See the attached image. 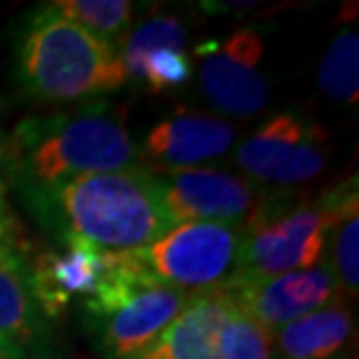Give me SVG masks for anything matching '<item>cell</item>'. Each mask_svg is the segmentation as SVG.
<instances>
[{
  "label": "cell",
  "mask_w": 359,
  "mask_h": 359,
  "mask_svg": "<svg viewBox=\"0 0 359 359\" xmlns=\"http://www.w3.org/2000/svg\"><path fill=\"white\" fill-rule=\"evenodd\" d=\"M21 198L63 245L87 243L105 252H135L175 226L161 203L156 175L145 166L82 175Z\"/></svg>",
  "instance_id": "cell-1"
},
{
  "label": "cell",
  "mask_w": 359,
  "mask_h": 359,
  "mask_svg": "<svg viewBox=\"0 0 359 359\" xmlns=\"http://www.w3.org/2000/svg\"><path fill=\"white\" fill-rule=\"evenodd\" d=\"M3 161L7 184L21 196L82 175L140 166L138 145L105 105L24 117L3 140Z\"/></svg>",
  "instance_id": "cell-2"
},
{
  "label": "cell",
  "mask_w": 359,
  "mask_h": 359,
  "mask_svg": "<svg viewBox=\"0 0 359 359\" xmlns=\"http://www.w3.org/2000/svg\"><path fill=\"white\" fill-rule=\"evenodd\" d=\"M17 80L31 98L73 103L126 84L117 49L56 10L42 5L26 19L17 42Z\"/></svg>",
  "instance_id": "cell-3"
},
{
  "label": "cell",
  "mask_w": 359,
  "mask_h": 359,
  "mask_svg": "<svg viewBox=\"0 0 359 359\" xmlns=\"http://www.w3.org/2000/svg\"><path fill=\"white\" fill-rule=\"evenodd\" d=\"M243 226L222 222H184L147 248L128 252L135 271L149 283L184 294L222 292L238 273Z\"/></svg>",
  "instance_id": "cell-4"
},
{
  "label": "cell",
  "mask_w": 359,
  "mask_h": 359,
  "mask_svg": "<svg viewBox=\"0 0 359 359\" xmlns=\"http://www.w3.org/2000/svg\"><path fill=\"white\" fill-rule=\"evenodd\" d=\"M327 215L320 201L287 203L269 198L243 226L236 280H264L313 269L325 259Z\"/></svg>",
  "instance_id": "cell-5"
},
{
  "label": "cell",
  "mask_w": 359,
  "mask_h": 359,
  "mask_svg": "<svg viewBox=\"0 0 359 359\" xmlns=\"http://www.w3.org/2000/svg\"><path fill=\"white\" fill-rule=\"evenodd\" d=\"M327 133L304 114H273L236 149V163L252 182L292 187L318 177L327 166Z\"/></svg>",
  "instance_id": "cell-6"
},
{
  "label": "cell",
  "mask_w": 359,
  "mask_h": 359,
  "mask_svg": "<svg viewBox=\"0 0 359 359\" xmlns=\"http://www.w3.org/2000/svg\"><path fill=\"white\" fill-rule=\"evenodd\" d=\"M264 38L257 28H241L224 42L196 47L201 59L198 89L215 110L229 117H255L269 103L271 87L259 70Z\"/></svg>",
  "instance_id": "cell-7"
},
{
  "label": "cell",
  "mask_w": 359,
  "mask_h": 359,
  "mask_svg": "<svg viewBox=\"0 0 359 359\" xmlns=\"http://www.w3.org/2000/svg\"><path fill=\"white\" fill-rule=\"evenodd\" d=\"M156 182L173 224L222 222L245 226L271 198L252 180L217 168H184L156 175Z\"/></svg>",
  "instance_id": "cell-8"
},
{
  "label": "cell",
  "mask_w": 359,
  "mask_h": 359,
  "mask_svg": "<svg viewBox=\"0 0 359 359\" xmlns=\"http://www.w3.org/2000/svg\"><path fill=\"white\" fill-rule=\"evenodd\" d=\"M222 292H226L229 299L269 334L290 325L292 320L343 299L327 259L313 269L292 271L276 278L236 280Z\"/></svg>",
  "instance_id": "cell-9"
},
{
  "label": "cell",
  "mask_w": 359,
  "mask_h": 359,
  "mask_svg": "<svg viewBox=\"0 0 359 359\" xmlns=\"http://www.w3.org/2000/svg\"><path fill=\"white\" fill-rule=\"evenodd\" d=\"M189 294L142 280L98 318L87 320L105 359H131L177 318Z\"/></svg>",
  "instance_id": "cell-10"
},
{
  "label": "cell",
  "mask_w": 359,
  "mask_h": 359,
  "mask_svg": "<svg viewBox=\"0 0 359 359\" xmlns=\"http://www.w3.org/2000/svg\"><path fill=\"white\" fill-rule=\"evenodd\" d=\"M119 252H105L87 243H66L61 252L45 250L28 262L35 301L52 322L70 306L84 308L100 294L117 269Z\"/></svg>",
  "instance_id": "cell-11"
},
{
  "label": "cell",
  "mask_w": 359,
  "mask_h": 359,
  "mask_svg": "<svg viewBox=\"0 0 359 359\" xmlns=\"http://www.w3.org/2000/svg\"><path fill=\"white\" fill-rule=\"evenodd\" d=\"M236 128L222 117L201 112H177L154 124L138 147L140 166L154 175L196 168L198 163L226 154Z\"/></svg>",
  "instance_id": "cell-12"
},
{
  "label": "cell",
  "mask_w": 359,
  "mask_h": 359,
  "mask_svg": "<svg viewBox=\"0 0 359 359\" xmlns=\"http://www.w3.org/2000/svg\"><path fill=\"white\" fill-rule=\"evenodd\" d=\"M0 341L21 359H56L52 322L35 301L28 259L7 241H0Z\"/></svg>",
  "instance_id": "cell-13"
},
{
  "label": "cell",
  "mask_w": 359,
  "mask_h": 359,
  "mask_svg": "<svg viewBox=\"0 0 359 359\" xmlns=\"http://www.w3.org/2000/svg\"><path fill=\"white\" fill-rule=\"evenodd\" d=\"M226 294H194L177 318L131 359H219Z\"/></svg>",
  "instance_id": "cell-14"
},
{
  "label": "cell",
  "mask_w": 359,
  "mask_h": 359,
  "mask_svg": "<svg viewBox=\"0 0 359 359\" xmlns=\"http://www.w3.org/2000/svg\"><path fill=\"white\" fill-rule=\"evenodd\" d=\"M355 311L346 301L322 306L292 320L271 334L273 357L278 359H339L348 357L355 343Z\"/></svg>",
  "instance_id": "cell-15"
},
{
  "label": "cell",
  "mask_w": 359,
  "mask_h": 359,
  "mask_svg": "<svg viewBox=\"0 0 359 359\" xmlns=\"http://www.w3.org/2000/svg\"><path fill=\"white\" fill-rule=\"evenodd\" d=\"M320 205L327 215V264L334 271L341 294L357 297L359 292V191L357 177L336 184L325 196H320Z\"/></svg>",
  "instance_id": "cell-16"
},
{
  "label": "cell",
  "mask_w": 359,
  "mask_h": 359,
  "mask_svg": "<svg viewBox=\"0 0 359 359\" xmlns=\"http://www.w3.org/2000/svg\"><path fill=\"white\" fill-rule=\"evenodd\" d=\"M318 87L336 103L357 105L359 100V33L346 26L329 42L318 66Z\"/></svg>",
  "instance_id": "cell-17"
},
{
  "label": "cell",
  "mask_w": 359,
  "mask_h": 359,
  "mask_svg": "<svg viewBox=\"0 0 359 359\" xmlns=\"http://www.w3.org/2000/svg\"><path fill=\"white\" fill-rule=\"evenodd\" d=\"M184 40L187 28L175 14H156V17H149L138 24L121 42V49L117 52L126 82H135L145 56L159 52V49H184Z\"/></svg>",
  "instance_id": "cell-18"
},
{
  "label": "cell",
  "mask_w": 359,
  "mask_h": 359,
  "mask_svg": "<svg viewBox=\"0 0 359 359\" xmlns=\"http://www.w3.org/2000/svg\"><path fill=\"white\" fill-rule=\"evenodd\" d=\"M226 294V292H224ZM219 359H276L271 334L241 311L226 294V311L219 334Z\"/></svg>",
  "instance_id": "cell-19"
},
{
  "label": "cell",
  "mask_w": 359,
  "mask_h": 359,
  "mask_svg": "<svg viewBox=\"0 0 359 359\" xmlns=\"http://www.w3.org/2000/svg\"><path fill=\"white\" fill-rule=\"evenodd\" d=\"M52 5L63 17L105 42L117 38L133 17V5L126 0H56Z\"/></svg>",
  "instance_id": "cell-20"
},
{
  "label": "cell",
  "mask_w": 359,
  "mask_h": 359,
  "mask_svg": "<svg viewBox=\"0 0 359 359\" xmlns=\"http://www.w3.org/2000/svg\"><path fill=\"white\" fill-rule=\"evenodd\" d=\"M191 77V61L184 49H159L145 56L133 84H140L149 93H163L184 87Z\"/></svg>",
  "instance_id": "cell-21"
},
{
  "label": "cell",
  "mask_w": 359,
  "mask_h": 359,
  "mask_svg": "<svg viewBox=\"0 0 359 359\" xmlns=\"http://www.w3.org/2000/svg\"><path fill=\"white\" fill-rule=\"evenodd\" d=\"M0 241L17 243V222H14L10 205H7V180H5V161H3V138H0Z\"/></svg>",
  "instance_id": "cell-22"
},
{
  "label": "cell",
  "mask_w": 359,
  "mask_h": 359,
  "mask_svg": "<svg viewBox=\"0 0 359 359\" xmlns=\"http://www.w3.org/2000/svg\"><path fill=\"white\" fill-rule=\"evenodd\" d=\"M255 3H201V10L208 14H229V12H245L252 10Z\"/></svg>",
  "instance_id": "cell-23"
},
{
  "label": "cell",
  "mask_w": 359,
  "mask_h": 359,
  "mask_svg": "<svg viewBox=\"0 0 359 359\" xmlns=\"http://www.w3.org/2000/svg\"><path fill=\"white\" fill-rule=\"evenodd\" d=\"M0 359H21V357L17 353H12V350L7 348L3 341H0Z\"/></svg>",
  "instance_id": "cell-24"
},
{
  "label": "cell",
  "mask_w": 359,
  "mask_h": 359,
  "mask_svg": "<svg viewBox=\"0 0 359 359\" xmlns=\"http://www.w3.org/2000/svg\"><path fill=\"white\" fill-rule=\"evenodd\" d=\"M339 359H348V357H339Z\"/></svg>",
  "instance_id": "cell-25"
}]
</instances>
